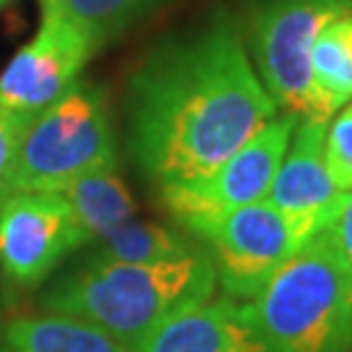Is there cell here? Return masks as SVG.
Returning a JSON list of instances; mask_svg holds the SVG:
<instances>
[{
    "mask_svg": "<svg viewBox=\"0 0 352 352\" xmlns=\"http://www.w3.org/2000/svg\"><path fill=\"white\" fill-rule=\"evenodd\" d=\"M0 352H133L102 329L60 314L13 318L0 337Z\"/></svg>",
    "mask_w": 352,
    "mask_h": 352,
    "instance_id": "13",
    "label": "cell"
},
{
    "mask_svg": "<svg viewBox=\"0 0 352 352\" xmlns=\"http://www.w3.org/2000/svg\"><path fill=\"white\" fill-rule=\"evenodd\" d=\"M6 3H8V0H0V8H3V6H6Z\"/></svg>",
    "mask_w": 352,
    "mask_h": 352,
    "instance_id": "20",
    "label": "cell"
},
{
    "mask_svg": "<svg viewBox=\"0 0 352 352\" xmlns=\"http://www.w3.org/2000/svg\"><path fill=\"white\" fill-rule=\"evenodd\" d=\"M133 352H272L230 298L180 308L151 329Z\"/></svg>",
    "mask_w": 352,
    "mask_h": 352,
    "instance_id": "11",
    "label": "cell"
},
{
    "mask_svg": "<svg viewBox=\"0 0 352 352\" xmlns=\"http://www.w3.org/2000/svg\"><path fill=\"white\" fill-rule=\"evenodd\" d=\"M235 19L214 8L164 37L128 81V154L157 188L206 175L277 115Z\"/></svg>",
    "mask_w": 352,
    "mask_h": 352,
    "instance_id": "1",
    "label": "cell"
},
{
    "mask_svg": "<svg viewBox=\"0 0 352 352\" xmlns=\"http://www.w3.org/2000/svg\"><path fill=\"white\" fill-rule=\"evenodd\" d=\"M32 115L24 113H13L8 107L0 104V196L6 199L8 190H6V173H8V164H11L19 139L24 133L26 123H29Z\"/></svg>",
    "mask_w": 352,
    "mask_h": 352,
    "instance_id": "18",
    "label": "cell"
},
{
    "mask_svg": "<svg viewBox=\"0 0 352 352\" xmlns=\"http://www.w3.org/2000/svg\"><path fill=\"white\" fill-rule=\"evenodd\" d=\"M113 164L118 157L107 97L97 84L78 78L63 97L29 118L6 173V190H58Z\"/></svg>",
    "mask_w": 352,
    "mask_h": 352,
    "instance_id": "4",
    "label": "cell"
},
{
    "mask_svg": "<svg viewBox=\"0 0 352 352\" xmlns=\"http://www.w3.org/2000/svg\"><path fill=\"white\" fill-rule=\"evenodd\" d=\"M217 272L204 245L157 264H84L42 298L45 314L71 316L136 350L157 324L180 308L209 300Z\"/></svg>",
    "mask_w": 352,
    "mask_h": 352,
    "instance_id": "2",
    "label": "cell"
},
{
    "mask_svg": "<svg viewBox=\"0 0 352 352\" xmlns=\"http://www.w3.org/2000/svg\"><path fill=\"white\" fill-rule=\"evenodd\" d=\"M324 162L334 186L342 193L352 190V102H347L342 110L327 123L324 133Z\"/></svg>",
    "mask_w": 352,
    "mask_h": 352,
    "instance_id": "17",
    "label": "cell"
},
{
    "mask_svg": "<svg viewBox=\"0 0 352 352\" xmlns=\"http://www.w3.org/2000/svg\"><path fill=\"white\" fill-rule=\"evenodd\" d=\"M89 245L91 253L87 256V264H157L180 258L196 251L201 243L190 240L188 232H177L160 222L128 219L126 225Z\"/></svg>",
    "mask_w": 352,
    "mask_h": 352,
    "instance_id": "15",
    "label": "cell"
},
{
    "mask_svg": "<svg viewBox=\"0 0 352 352\" xmlns=\"http://www.w3.org/2000/svg\"><path fill=\"white\" fill-rule=\"evenodd\" d=\"M324 133L327 123L298 120L266 201L289 217L314 219L321 227H329L347 193H342L329 175L324 162Z\"/></svg>",
    "mask_w": 352,
    "mask_h": 352,
    "instance_id": "10",
    "label": "cell"
},
{
    "mask_svg": "<svg viewBox=\"0 0 352 352\" xmlns=\"http://www.w3.org/2000/svg\"><path fill=\"white\" fill-rule=\"evenodd\" d=\"M327 230L331 232L334 243L340 245L342 261H344V269H347V282H350V324H352V190L344 196V201L337 209V214L331 217Z\"/></svg>",
    "mask_w": 352,
    "mask_h": 352,
    "instance_id": "19",
    "label": "cell"
},
{
    "mask_svg": "<svg viewBox=\"0 0 352 352\" xmlns=\"http://www.w3.org/2000/svg\"><path fill=\"white\" fill-rule=\"evenodd\" d=\"M243 311L272 352H350V282L331 232L292 253Z\"/></svg>",
    "mask_w": 352,
    "mask_h": 352,
    "instance_id": "3",
    "label": "cell"
},
{
    "mask_svg": "<svg viewBox=\"0 0 352 352\" xmlns=\"http://www.w3.org/2000/svg\"><path fill=\"white\" fill-rule=\"evenodd\" d=\"M0 204H3V196H0Z\"/></svg>",
    "mask_w": 352,
    "mask_h": 352,
    "instance_id": "21",
    "label": "cell"
},
{
    "mask_svg": "<svg viewBox=\"0 0 352 352\" xmlns=\"http://www.w3.org/2000/svg\"><path fill=\"white\" fill-rule=\"evenodd\" d=\"M177 225L206 248L217 285L235 302L256 298L292 253L327 230L314 219L279 212L266 199L227 212L188 214Z\"/></svg>",
    "mask_w": 352,
    "mask_h": 352,
    "instance_id": "5",
    "label": "cell"
},
{
    "mask_svg": "<svg viewBox=\"0 0 352 352\" xmlns=\"http://www.w3.org/2000/svg\"><path fill=\"white\" fill-rule=\"evenodd\" d=\"M160 3L162 0H42V16L68 24L97 52L144 21Z\"/></svg>",
    "mask_w": 352,
    "mask_h": 352,
    "instance_id": "16",
    "label": "cell"
},
{
    "mask_svg": "<svg viewBox=\"0 0 352 352\" xmlns=\"http://www.w3.org/2000/svg\"><path fill=\"white\" fill-rule=\"evenodd\" d=\"M84 238L52 190H16L0 204V272L16 289L37 287Z\"/></svg>",
    "mask_w": 352,
    "mask_h": 352,
    "instance_id": "7",
    "label": "cell"
},
{
    "mask_svg": "<svg viewBox=\"0 0 352 352\" xmlns=\"http://www.w3.org/2000/svg\"><path fill=\"white\" fill-rule=\"evenodd\" d=\"M295 126H298L295 115H274L253 139L245 141L238 151H232L225 162H219L214 170L196 180L160 188V199L175 219L188 214L227 212L264 201Z\"/></svg>",
    "mask_w": 352,
    "mask_h": 352,
    "instance_id": "8",
    "label": "cell"
},
{
    "mask_svg": "<svg viewBox=\"0 0 352 352\" xmlns=\"http://www.w3.org/2000/svg\"><path fill=\"white\" fill-rule=\"evenodd\" d=\"M52 193H58L68 204L84 245L104 238L136 214V201L123 177L118 175V164L91 170Z\"/></svg>",
    "mask_w": 352,
    "mask_h": 352,
    "instance_id": "12",
    "label": "cell"
},
{
    "mask_svg": "<svg viewBox=\"0 0 352 352\" xmlns=\"http://www.w3.org/2000/svg\"><path fill=\"white\" fill-rule=\"evenodd\" d=\"M311 120L329 123L352 100V13L324 26L311 50Z\"/></svg>",
    "mask_w": 352,
    "mask_h": 352,
    "instance_id": "14",
    "label": "cell"
},
{
    "mask_svg": "<svg viewBox=\"0 0 352 352\" xmlns=\"http://www.w3.org/2000/svg\"><path fill=\"white\" fill-rule=\"evenodd\" d=\"M352 13V0H248L245 34L279 110L311 120V50L324 26Z\"/></svg>",
    "mask_w": 352,
    "mask_h": 352,
    "instance_id": "6",
    "label": "cell"
},
{
    "mask_svg": "<svg viewBox=\"0 0 352 352\" xmlns=\"http://www.w3.org/2000/svg\"><path fill=\"white\" fill-rule=\"evenodd\" d=\"M94 52L68 24L42 16L39 32L13 55L0 74V104L34 115L63 97L78 81Z\"/></svg>",
    "mask_w": 352,
    "mask_h": 352,
    "instance_id": "9",
    "label": "cell"
}]
</instances>
